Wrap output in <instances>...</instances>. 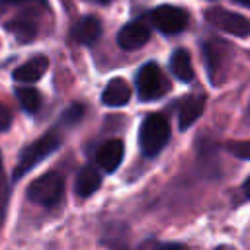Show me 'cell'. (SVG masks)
I'll use <instances>...</instances> for the list:
<instances>
[{
	"mask_svg": "<svg viewBox=\"0 0 250 250\" xmlns=\"http://www.w3.org/2000/svg\"><path fill=\"white\" fill-rule=\"evenodd\" d=\"M170 139V125L164 115L148 113L139 129V146L145 156H156Z\"/></svg>",
	"mask_w": 250,
	"mask_h": 250,
	"instance_id": "cell-1",
	"label": "cell"
},
{
	"mask_svg": "<svg viewBox=\"0 0 250 250\" xmlns=\"http://www.w3.org/2000/svg\"><path fill=\"white\" fill-rule=\"evenodd\" d=\"M59 146H61V135L57 131H49L43 137H39L37 141H33L31 145H27L21 150L20 160L14 168V178L20 180L23 174H27L31 168H35L41 160H45L49 154H53Z\"/></svg>",
	"mask_w": 250,
	"mask_h": 250,
	"instance_id": "cell-2",
	"label": "cell"
},
{
	"mask_svg": "<svg viewBox=\"0 0 250 250\" xmlns=\"http://www.w3.org/2000/svg\"><path fill=\"white\" fill-rule=\"evenodd\" d=\"M168 88H170V84H168L164 72L160 70V66L156 62H146L137 72L139 100H143V102H154V100L162 98L168 92Z\"/></svg>",
	"mask_w": 250,
	"mask_h": 250,
	"instance_id": "cell-3",
	"label": "cell"
},
{
	"mask_svg": "<svg viewBox=\"0 0 250 250\" xmlns=\"http://www.w3.org/2000/svg\"><path fill=\"white\" fill-rule=\"evenodd\" d=\"M64 191V180L61 174L57 172H47L43 176H39L37 180H33L27 188V197L43 207H51L55 205Z\"/></svg>",
	"mask_w": 250,
	"mask_h": 250,
	"instance_id": "cell-4",
	"label": "cell"
},
{
	"mask_svg": "<svg viewBox=\"0 0 250 250\" xmlns=\"http://www.w3.org/2000/svg\"><path fill=\"white\" fill-rule=\"evenodd\" d=\"M201 53L207 64V72L211 78V84H219L225 78V72L229 68L230 61V45L223 39H207L201 45Z\"/></svg>",
	"mask_w": 250,
	"mask_h": 250,
	"instance_id": "cell-5",
	"label": "cell"
},
{
	"mask_svg": "<svg viewBox=\"0 0 250 250\" xmlns=\"http://www.w3.org/2000/svg\"><path fill=\"white\" fill-rule=\"evenodd\" d=\"M205 20L211 25H215V27L230 33V35H236V37H248L250 35V21L236 12H230L225 8H209L205 12Z\"/></svg>",
	"mask_w": 250,
	"mask_h": 250,
	"instance_id": "cell-6",
	"label": "cell"
},
{
	"mask_svg": "<svg viewBox=\"0 0 250 250\" xmlns=\"http://www.w3.org/2000/svg\"><path fill=\"white\" fill-rule=\"evenodd\" d=\"M150 20L156 25L158 31H162L164 35H176L180 33L186 25H188V12L178 8V6H158L150 12Z\"/></svg>",
	"mask_w": 250,
	"mask_h": 250,
	"instance_id": "cell-7",
	"label": "cell"
},
{
	"mask_svg": "<svg viewBox=\"0 0 250 250\" xmlns=\"http://www.w3.org/2000/svg\"><path fill=\"white\" fill-rule=\"evenodd\" d=\"M148 39H150L148 27L139 23V21H131V23L123 25L119 29V33H117V43L125 51H135V49L143 47Z\"/></svg>",
	"mask_w": 250,
	"mask_h": 250,
	"instance_id": "cell-8",
	"label": "cell"
},
{
	"mask_svg": "<svg viewBox=\"0 0 250 250\" xmlns=\"http://www.w3.org/2000/svg\"><path fill=\"white\" fill-rule=\"evenodd\" d=\"M121 160H123V143L119 139L105 141L96 152V162L104 172H115Z\"/></svg>",
	"mask_w": 250,
	"mask_h": 250,
	"instance_id": "cell-9",
	"label": "cell"
},
{
	"mask_svg": "<svg viewBox=\"0 0 250 250\" xmlns=\"http://www.w3.org/2000/svg\"><path fill=\"white\" fill-rule=\"evenodd\" d=\"M70 35L76 43H82V45H92L100 39L102 35V21L96 18V16H84L80 18L72 29H70Z\"/></svg>",
	"mask_w": 250,
	"mask_h": 250,
	"instance_id": "cell-10",
	"label": "cell"
},
{
	"mask_svg": "<svg viewBox=\"0 0 250 250\" xmlns=\"http://www.w3.org/2000/svg\"><path fill=\"white\" fill-rule=\"evenodd\" d=\"M203 109H205V96L195 94V96L186 98V100L180 104V109H178V123H180V129L186 131L188 127H191V125L201 117Z\"/></svg>",
	"mask_w": 250,
	"mask_h": 250,
	"instance_id": "cell-11",
	"label": "cell"
},
{
	"mask_svg": "<svg viewBox=\"0 0 250 250\" xmlns=\"http://www.w3.org/2000/svg\"><path fill=\"white\" fill-rule=\"evenodd\" d=\"M131 100V88L123 78H113L107 82V86L102 92V102L109 107L125 105Z\"/></svg>",
	"mask_w": 250,
	"mask_h": 250,
	"instance_id": "cell-12",
	"label": "cell"
},
{
	"mask_svg": "<svg viewBox=\"0 0 250 250\" xmlns=\"http://www.w3.org/2000/svg\"><path fill=\"white\" fill-rule=\"evenodd\" d=\"M47 66H49L47 57H33L14 70V78L18 82H37L47 72Z\"/></svg>",
	"mask_w": 250,
	"mask_h": 250,
	"instance_id": "cell-13",
	"label": "cell"
},
{
	"mask_svg": "<svg viewBox=\"0 0 250 250\" xmlns=\"http://www.w3.org/2000/svg\"><path fill=\"white\" fill-rule=\"evenodd\" d=\"M170 70L172 74L182 80V82H191L195 78V72H193V64H191V57L186 49H178L174 51V55L170 57Z\"/></svg>",
	"mask_w": 250,
	"mask_h": 250,
	"instance_id": "cell-14",
	"label": "cell"
},
{
	"mask_svg": "<svg viewBox=\"0 0 250 250\" xmlns=\"http://www.w3.org/2000/svg\"><path fill=\"white\" fill-rule=\"evenodd\" d=\"M100 184H102L100 172H98L94 166H84V168L78 172V176H76V186H74V189H76V193H78L80 197H88V195H92L94 191H98Z\"/></svg>",
	"mask_w": 250,
	"mask_h": 250,
	"instance_id": "cell-15",
	"label": "cell"
},
{
	"mask_svg": "<svg viewBox=\"0 0 250 250\" xmlns=\"http://www.w3.org/2000/svg\"><path fill=\"white\" fill-rule=\"evenodd\" d=\"M6 29H8L18 41H21V43H27V41H31V39L37 35V25H35L31 20H27V18H20V20L8 21V23H6Z\"/></svg>",
	"mask_w": 250,
	"mask_h": 250,
	"instance_id": "cell-16",
	"label": "cell"
},
{
	"mask_svg": "<svg viewBox=\"0 0 250 250\" xmlns=\"http://www.w3.org/2000/svg\"><path fill=\"white\" fill-rule=\"evenodd\" d=\"M16 98L20 102V105L27 111V113H35L41 105V94L35 88H18L16 90Z\"/></svg>",
	"mask_w": 250,
	"mask_h": 250,
	"instance_id": "cell-17",
	"label": "cell"
},
{
	"mask_svg": "<svg viewBox=\"0 0 250 250\" xmlns=\"http://www.w3.org/2000/svg\"><path fill=\"white\" fill-rule=\"evenodd\" d=\"M227 150L242 160H250V141H230L227 143Z\"/></svg>",
	"mask_w": 250,
	"mask_h": 250,
	"instance_id": "cell-18",
	"label": "cell"
},
{
	"mask_svg": "<svg viewBox=\"0 0 250 250\" xmlns=\"http://www.w3.org/2000/svg\"><path fill=\"white\" fill-rule=\"evenodd\" d=\"M82 115H84V105H82V104H72V105L64 111V115H62V123H66V125H74L76 121H80Z\"/></svg>",
	"mask_w": 250,
	"mask_h": 250,
	"instance_id": "cell-19",
	"label": "cell"
},
{
	"mask_svg": "<svg viewBox=\"0 0 250 250\" xmlns=\"http://www.w3.org/2000/svg\"><path fill=\"white\" fill-rule=\"evenodd\" d=\"M10 125H12V111L4 104H0V133L8 131Z\"/></svg>",
	"mask_w": 250,
	"mask_h": 250,
	"instance_id": "cell-20",
	"label": "cell"
},
{
	"mask_svg": "<svg viewBox=\"0 0 250 250\" xmlns=\"http://www.w3.org/2000/svg\"><path fill=\"white\" fill-rule=\"evenodd\" d=\"M6 203V186H4V170H2V160H0V209Z\"/></svg>",
	"mask_w": 250,
	"mask_h": 250,
	"instance_id": "cell-21",
	"label": "cell"
},
{
	"mask_svg": "<svg viewBox=\"0 0 250 250\" xmlns=\"http://www.w3.org/2000/svg\"><path fill=\"white\" fill-rule=\"evenodd\" d=\"M156 250H189V248L184 244H178V242H170V244H160Z\"/></svg>",
	"mask_w": 250,
	"mask_h": 250,
	"instance_id": "cell-22",
	"label": "cell"
},
{
	"mask_svg": "<svg viewBox=\"0 0 250 250\" xmlns=\"http://www.w3.org/2000/svg\"><path fill=\"white\" fill-rule=\"evenodd\" d=\"M4 4H27V2H43V0H2Z\"/></svg>",
	"mask_w": 250,
	"mask_h": 250,
	"instance_id": "cell-23",
	"label": "cell"
},
{
	"mask_svg": "<svg viewBox=\"0 0 250 250\" xmlns=\"http://www.w3.org/2000/svg\"><path fill=\"white\" fill-rule=\"evenodd\" d=\"M242 191H244L246 197H250V178H246V182L242 184Z\"/></svg>",
	"mask_w": 250,
	"mask_h": 250,
	"instance_id": "cell-24",
	"label": "cell"
},
{
	"mask_svg": "<svg viewBox=\"0 0 250 250\" xmlns=\"http://www.w3.org/2000/svg\"><path fill=\"white\" fill-rule=\"evenodd\" d=\"M86 2H94V4H102V6H107V4H111L113 0H86Z\"/></svg>",
	"mask_w": 250,
	"mask_h": 250,
	"instance_id": "cell-25",
	"label": "cell"
},
{
	"mask_svg": "<svg viewBox=\"0 0 250 250\" xmlns=\"http://www.w3.org/2000/svg\"><path fill=\"white\" fill-rule=\"evenodd\" d=\"M234 2H238V4L244 6V8H250V0H234Z\"/></svg>",
	"mask_w": 250,
	"mask_h": 250,
	"instance_id": "cell-26",
	"label": "cell"
},
{
	"mask_svg": "<svg viewBox=\"0 0 250 250\" xmlns=\"http://www.w3.org/2000/svg\"><path fill=\"white\" fill-rule=\"evenodd\" d=\"M215 250H234V248H230V246H219V248H215Z\"/></svg>",
	"mask_w": 250,
	"mask_h": 250,
	"instance_id": "cell-27",
	"label": "cell"
}]
</instances>
